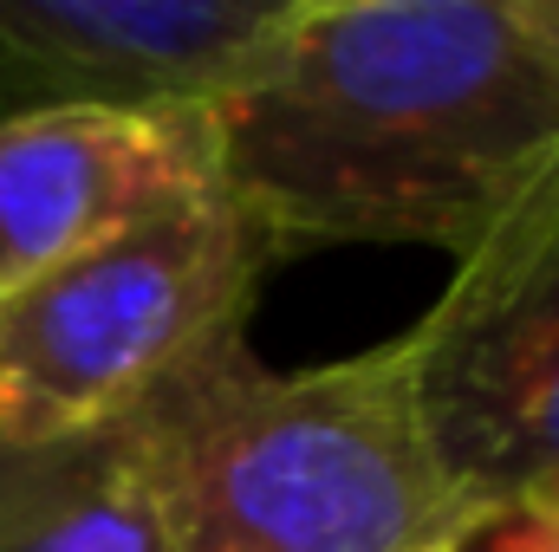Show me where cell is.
Wrapping results in <instances>:
<instances>
[{"mask_svg": "<svg viewBox=\"0 0 559 552\" xmlns=\"http://www.w3.org/2000/svg\"><path fill=\"white\" fill-rule=\"evenodd\" d=\"M423 429L481 520L559 514V169L404 332Z\"/></svg>", "mask_w": 559, "mask_h": 552, "instance_id": "277c9868", "label": "cell"}, {"mask_svg": "<svg viewBox=\"0 0 559 552\" xmlns=\"http://www.w3.org/2000/svg\"><path fill=\"white\" fill-rule=\"evenodd\" d=\"M0 552H163L131 429L0 435Z\"/></svg>", "mask_w": 559, "mask_h": 552, "instance_id": "52a82bcc", "label": "cell"}, {"mask_svg": "<svg viewBox=\"0 0 559 552\" xmlns=\"http://www.w3.org/2000/svg\"><path fill=\"white\" fill-rule=\"evenodd\" d=\"M215 189L222 169L202 105L0 118V299L143 215Z\"/></svg>", "mask_w": 559, "mask_h": 552, "instance_id": "5b68a950", "label": "cell"}, {"mask_svg": "<svg viewBox=\"0 0 559 552\" xmlns=\"http://www.w3.org/2000/svg\"><path fill=\"white\" fill-rule=\"evenodd\" d=\"M280 0H0V118L209 105Z\"/></svg>", "mask_w": 559, "mask_h": 552, "instance_id": "8992f818", "label": "cell"}, {"mask_svg": "<svg viewBox=\"0 0 559 552\" xmlns=\"http://www.w3.org/2000/svg\"><path fill=\"white\" fill-rule=\"evenodd\" d=\"M124 429L163 552H468L488 527L423 429L404 338L306 371L228 338Z\"/></svg>", "mask_w": 559, "mask_h": 552, "instance_id": "7a4b0ae2", "label": "cell"}, {"mask_svg": "<svg viewBox=\"0 0 559 552\" xmlns=\"http://www.w3.org/2000/svg\"><path fill=\"white\" fill-rule=\"evenodd\" d=\"M202 118L267 261H462L559 169V0H280Z\"/></svg>", "mask_w": 559, "mask_h": 552, "instance_id": "6da1fadb", "label": "cell"}, {"mask_svg": "<svg viewBox=\"0 0 559 552\" xmlns=\"http://www.w3.org/2000/svg\"><path fill=\"white\" fill-rule=\"evenodd\" d=\"M468 552H559V514H508V520H488Z\"/></svg>", "mask_w": 559, "mask_h": 552, "instance_id": "ba28073f", "label": "cell"}, {"mask_svg": "<svg viewBox=\"0 0 559 552\" xmlns=\"http://www.w3.org/2000/svg\"><path fill=\"white\" fill-rule=\"evenodd\" d=\"M267 248L215 189L0 299V435L118 429L195 358L241 338Z\"/></svg>", "mask_w": 559, "mask_h": 552, "instance_id": "3957f363", "label": "cell"}]
</instances>
